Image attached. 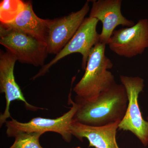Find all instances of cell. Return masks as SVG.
Returning a JSON list of instances; mask_svg holds the SVG:
<instances>
[{"label":"cell","instance_id":"6da1fadb","mask_svg":"<svg viewBox=\"0 0 148 148\" xmlns=\"http://www.w3.org/2000/svg\"><path fill=\"white\" fill-rule=\"evenodd\" d=\"M124 86L116 84L101 92L94 101L78 104L74 121L92 126H102L121 121L128 106Z\"/></svg>","mask_w":148,"mask_h":148},{"label":"cell","instance_id":"7a4b0ae2","mask_svg":"<svg viewBox=\"0 0 148 148\" xmlns=\"http://www.w3.org/2000/svg\"><path fill=\"white\" fill-rule=\"evenodd\" d=\"M106 47V45L99 42L90 51L84 75L73 88L77 104L94 101L116 84L114 76L108 71L113 64L105 54Z\"/></svg>","mask_w":148,"mask_h":148},{"label":"cell","instance_id":"3957f363","mask_svg":"<svg viewBox=\"0 0 148 148\" xmlns=\"http://www.w3.org/2000/svg\"><path fill=\"white\" fill-rule=\"evenodd\" d=\"M0 44L21 63L44 66L47 57L46 44L25 33L0 25Z\"/></svg>","mask_w":148,"mask_h":148},{"label":"cell","instance_id":"277c9868","mask_svg":"<svg viewBox=\"0 0 148 148\" xmlns=\"http://www.w3.org/2000/svg\"><path fill=\"white\" fill-rule=\"evenodd\" d=\"M120 80L126 90L128 103L119 130L132 132L146 147L148 145V118L147 120L143 118L138 103L139 95L145 86L144 80L139 77L123 75H120Z\"/></svg>","mask_w":148,"mask_h":148},{"label":"cell","instance_id":"5b68a950","mask_svg":"<svg viewBox=\"0 0 148 148\" xmlns=\"http://www.w3.org/2000/svg\"><path fill=\"white\" fill-rule=\"evenodd\" d=\"M71 96V90L69 94V101L72 107L70 110L57 118L50 119L38 117L27 123L20 122L12 118L11 121H6L8 136L9 138L14 137L20 132H40L44 134L47 132H53L60 134L67 143L71 142L73 136L71 126L74 121V116L78 107V104L72 101Z\"/></svg>","mask_w":148,"mask_h":148},{"label":"cell","instance_id":"8992f818","mask_svg":"<svg viewBox=\"0 0 148 148\" xmlns=\"http://www.w3.org/2000/svg\"><path fill=\"white\" fill-rule=\"evenodd\" d=\"M99 21L97 18L89 16L85 18L71 39L53 59L42 67L38 73L33 77V79L44 75L58 61L73 53L82 54V68L83 70H85L90 51L100 41V34L97 32Z\"/></svg>","mask_w":148,"mask_h":148},{"label":"cell","instance_id":"52a82bcc","mask_svg":"<svg viewBox=\"0 0 148 148\" xmlns=\"http://www.w3.org/2000/svg\"><path fill=\"white\" fill-rule=\"evenodd\" d=\"M89 10L87 1L77 11L60 18L48 19L46 44L49 54L56 55L63 49L79 29Z\"/></svg>","mask_w":148,"mask_h":148},{"label":"cell","instance_id":"ba28073f","mask_svg":"<svg viewBox=\"0 0 148 148\" xmlns=\"http://www.w3.org/2000/svg\"><path fill=\"white\" fill-rule=\"evenodd\" d=\"M108 45L119 56L132 58L141 55L148 48V19L142 18L132 27L115 30Z\"/></svg>","mask_w":148,"mask_h":148},{"label":"cell","instance_id":"9c48e42d","mask_svg":"<svg viewBox=\"0 0 148 148\" xmlns=\"http://www.w3.org/2000/svg\"><path fill=\"white\" fill-rule=\"evenodd\" d=\"M16 58L8 51L4 52L1 51L0 53V90L1 92L4 93L6 99V107L4 112L0 116L1 127L9 118H12L10 112V106L11 102L16 101L24 102L27 110L36 111L38 109H43L37 108L29 104L16 83L15 79L14 70Z\"/></svg>","mask_w":148,"mask_h":148},{"label":"cell","instance_id":"30bf717a","mask_svg":"<svg viewBox=\"0 0 148 148\" xmlns=\"http://www.w3.org/2000/svg\"><path fill=\"white\" fill-rule=\"evenodd\" d=\"M92 2L89 17L97 18L103 24L100 42L108 45L118 26L130 27L135 25L134 21L128 20L122 14V0H98Z\"/></svg>","mask_w":148,"mask_h":148},{"label":"cell","instance_id":"8fae6325","mask_svg":"<svg viewBox=\"0 0 148 148\" xmlns=\"http://www.w3.org/2000/svg\"><path fill=\"white\" fill-rule=\"evenodd\" d=\"M121 121L102 126L86 125L74 121L71 126L72 135L80 141L86 138L88 147L95 148H120L116 135Z\"/></svg>","mask_w":148,"mask_h":148},{"label":"cell","instance_id":"7c38bea8","mask_svg":"<svg viewBox=\"0 0 148 148\" xmlns=\"http://www.w3.org/2000/svg\"><path fill=\"white\" fill-rule=\"evenodd\" d=\"M48 19L37 16L31 1H25L23 10L10 23L2 24L4 27L25 33L46 43Z\"/></svg>","mask_w":148,"mask_h":148},{"label":"cell","instance_id":"4fadbf2b","mask_svg":"<svg viewBox=\"0 0 148 148\" xmlns=\"http://www.w3.org/2000/svg\"><path fill=\"white\" fill-rule=\"evenodd\" d=\"M25 1L21 0H3L0 3L1 24L10 23L23 10Z\"/></svg>","mask_w":148,"mask_h":148},{"label":"cell","instance_id":"5bb4252c","mask_svg":"<svg viewBox=\"0 0 148 148\" xmlns=\"http://www.w3.org/2000/svg\"><path fill=\"white\" fill-rule=\"evenodd\" d=\"M40 132H18L14 136L15 141L9 148H43L40 144Z\"/></svg>","mask_w":148,"mask_h":148},{"label":"cell","instance_id":"9a60e30c","mask_svg":"<svg viewBox=\"0 0 148 148\" xmlns=\"http://www.w3.org/2000/svg\"><path fill=\"white\" fill-rule=\"evenodd\" d=\"M74 148H81L80 147H77Z\"/></svg>","mask_w":148,"mask_h":148}]
</instances>
